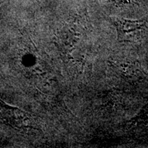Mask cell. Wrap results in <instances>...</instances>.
<instances>
[{"label": "cell", "instance_id": "cell-1", "mask_svg": "<svg viewBox=\"0 0 148 148\" xmlns=\"http://www.w3.org/2000/svg\"><path fill=\"white\" fill-rule=\"evenodd\" d=\"M110 19L116 27L118 40L122 42L132 40L144 25V22L139 20L127 19L118 16H112Z\"/></svg>", "mask_w": 148, "mask_h": 148}, {"label": "cell", "instance_id": "cell-2", "mask_svg": "<svg viewBox=\"0 0 148 148\" xmlns=\"http://www.w3.org/2000/svg\"><path fill=\"white\" fill-rule=\"evenodd\" d=\"M112 1L117 4H125V3H128L130 0H112Z\"/></svg>", "mask_w": 148, "mask_h": 148}]
</instances>
